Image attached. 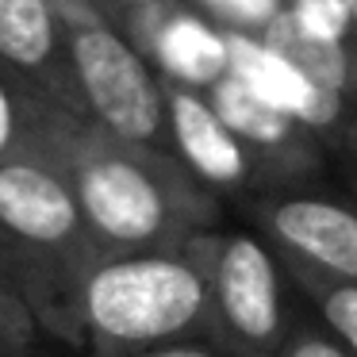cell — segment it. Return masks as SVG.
I'll return each mask as SVG.
<instances>
[{
    "label": "cell",
    "instance_id": "16",
    "mask_svg": "<svg viewBox=\"0 0 357 357\" xmlns=\"http://www.w3.org/2000/svg\"><path fill=\"white\" fill-rule=\"evenodd\" d=\"M284 12L303 35L334 43L354 39V0H288Z\"/></svg>",
    "mask_w": 357,
    "mask_h": 357
},
{
    "label": "cell",
    "instance_id": "9",
    "mask_svg": "<svg viewBox=\"0 0 357 357\" xmlns=\"http://www.w3.org/2000/svg\"><path fill=\"white\" fill-rule=\"evenodd\" d=\"M116 24L165 81L208 89L227 73V31L188 0H154L116 16Z\"/></svg>",
    "mask_w": 357,
    "mask_h": 357
},
{
    "label": "cell",
    "instance_id": "18",
    "mask_svg": "<svg viewBox=\"0 0 357 357\" xmlns=\"http://www.w3.org/2000/svg\"><path fill=\"white\" fill-rule=\"evenodd\" d=\"M139 357H242L234 349L219 346L211 338H188V342H173V346H158V349H146Z\"/></svg>",
    "mask_w": 357,
    "mask_h": 357
},
{
    "label": "cell",
    "instance_id": "1",
    "mask_svg": "<svg viewBox=\"0 0 357 357\" xmlns=\"http://www.w3.org/2000/svg\"><path fill=\"white\" fill-rule=\"evenodd\" d=\"M58 173L70 181L104 257L185 250L223 223V196L204 188L173 150L119 139L96 119H73Z\"/></svg>",
    "mask_w": 357,
    "mask_h": 357
},
{
    "label": "cell",
    "instance_id": "17",
    "mask_svg": "<svg viewBox=\"0 0 357 357\" xmlns=\"http://www.w3.org/2000/svg\"><path fill=\"white\" fill-rule=\"evenodd\" d=\"M188 4L200 8L223 31H246V35H261L288 8V0H188Z\"/></svg>",
    "mask_w": 357,
    "mask_h": 357
},
{
    "label": "cell",
    "instance_id": "2",
    "mask_svg": "<svg viewBox=\"0 0 357 357\" xmlns=\"http://www.w3.org/2000/svg\"><path fill=\"white\" fill-rule=\"evenodd\" d=\"M100 257V242L54 165L0 162V280L20 292L50 342L81 346L77 296Z\"/></svg>",
    "mask_w": 357,
    "mask_h": 357
},
{
    "label": "cell",
    "instance_id": "4",
    "mask_svg": "<svg viewBox=\"0 0 357 357\" xmlns=\"http://www.w3.org/2000/svg\"><path fill=\"white\" fill-rule=\"evenodd\" d=\"M204 269L215 342L242 357H277L300 307L280 254L250 227H211L185 242Z\"/></svg>",
    "mask_w": 357,
    "mask_h": 357
},
{
    "label": "cell",
    "instance_id": "14",
    "mask_svg": "<svg viewBox=\"0 0 357 357\" xmlns=\"http://www.w3.org/2000/svg\"><path fill=\"white\" fill-rule=\"evenodd\" d=\"M277 357H357V354L315 315V307L300 296V307H296V319H292V326H288L284 346H280Z\"/></svg>",
    "mask_w": 357,
    "mask_h": 357
},
{
    "label": "cell",
    "instance_id": "6",
    "mask_svg": "<svg viewBox=\"0 0 357 357\" xmlns=\"http://www.w3.org/2000/svg\"><path fill=\"white\" fill-rule=\"evenodd\" d=\"M254 231L288 269L357 284V196L334 192L326 181L273 188L242 200Z\"/></svg>",
    "mask_w": 357,
    "mask_h": 357
},
{
    "label": "cell",
    "instance_id": "3",
    "mask_svg": "<svg viewBox=\"0 0 357 357\" xmlns=\"http://www.w3.org/2000/svg\"><path fill=\"white\" fill-rule=\"evenodd\" d=\"M81 346L93 357H139L188 338H211L204 269L188 250L112 254L89 269L77 296Z\"/></svg>",
    "mask_w": 357,
    "mask_h": 357
},
{
    "label": "cell",
    "instance_id": "7",
    "mask_svg": "<svg viewBox=\"0 0 357 357\" xmlns=\"http://www.w3.org/2000/svg\"><path fill=\"white\" fill-rule=\"evenodd\" d=\"M165 116H169V150L204 188L223 200L227 196L246 200L277 188L269 165L223 123L204 89L165 81Z\"/></svg>",
    "mask_w": 357,
    "mask_h": 357
},
{
    "label": "cell",
    "instance_id": "20",
    "mask_svg": "<svg viewBox=\"0 0 357 357\" xmlns=\"http://www.w3.org/2000/svg\"><path fill=\"white\" fill-rule=\"evenodd\" d=\"M349 192L357 196V165H354V181H349Z\"/></svg>",
    "mask_w": 357,
    "mask_h": 357
},
{
    "label": "cell",
    "instance_id": "15",
    "mask_svg": "<svg viewBox=\"0 0 357 357\" xmlns=\"http://www.w3.org/2000/svg\"><path fill=\"white\" fill-rule=\"evenodd\" d=\"M43 342L50 338L35 311L20 300L16 288L0 280V349H8L12 357H35Z\"/></svg>",
    "mask_w": 357,
    "mask_h": 357
},
{
    "label": "cell",
    "instance_id": "13",
    "mask_svg": "<svg viewBox=\"0 0 357 357\" xmlns=\"http://www.w3.org/2000/svg\"><path fill=\"white\" fill-rule=\"evenodd\" d=\"M288 277H292L296 292L315 307V315L357 354V284L326 280V277H315V273H303V269H288Z\"/></svg>",
    "mask_w": 357,
    "mask_h": 357
},
{
    "label": "cell",
    "instance_id": "10",
    "mask_svg": "<svg viewBox=\"0 0 357 357\" xmlns=\"http://www.w3.org/2000/svg\"><path fill=\"white\" fill-rule=\"evenodd\" d=\"M0 62H8L47 100L85 116L54 0H0Z\"/></svg>",
    "mask_w": 357,
    "mask_h": 357
},
{
    "label": "cell",
    "instance_id": "5",
    "mask_svg": "<svg viewBox=\"0 0 357 357\" xmlns=\"http://www.w3.org/2000/svg\"><path fill=\"white\" fill-rule=\"evenodd\" d=\"M85 116L119 139L169 150L165 77L96 0H54Z\"/></svg>",
    "mask_w": 357,
    "mask_h": 357
},
{
    "label": "cell",
    "instance_id": "19",
    "mask_svg": "<svg viewBox=\"0 0 357 357\" xmlns=\"http://www.w3.org/2000/svg\"><path fill=\"white\" fill-rule=\"evenodd\" d=\"M104 12H108L112 20L123 16V12H135V8H146V4H154V0H96Z\"/></svg>",
    "mask_w": 357,
    "mask_h": 357
},
{
    "label": "cell",
    "instance_id": "22",
    "mask_svg": "<svg viewBox=\"0 0 357 357\" xmlns=\"http://www.w3.org/2000/svg\"><path fill=\"white\" fill-rule=\"evenodd\" d=\"M0 357H12V354H8V349H0Z\"/></svg>",
    "mask_w": 357,
    "mask_h": 357
},
{
    "label": "cell",
    "instance_id": "12",
    "mask_svg": "<svg viewBox=\"0 0 357 357\" xmlns=\"http://www.w3.org/2000/svg\"><path fill=\"white\" fill-rule=\"evenodd\" d=\"M261 39L273 50L288 58L296 70H303L311 81L334 89V93L357 96V39L334 43V39H315L303 35L300 27L288 20V12H280L269 27L261 31Z\"/></svg>",
    "mask_w": 357,
    "mask_h": 357
},
{
    "label": "cell",
    "instance_id": "11",
    "mask_svg": "<svg viewBox=\"0 0 357 357\" xmlns=\"http://www.w3.org/2000/svg\"><path fill=\"white\" fill-rule=\"evenodd\" d=\"M73 119H81L77 112L47 100L8 62H0V162L31 158L58 169Z\"/></svg>",
    "mask_w": 357,
    "mask_h": 357
},
{
    "label": "cell",
    "instance_id": "21",
    "mask_svg": "<svg viewBox=\"0 0 357 357\" xmlns=\"http://www.w3.org/2000/svg\"><path fill=\"white\" fill-rule=\"evenodd\" d=\"M354 39H357V0H354Z\"/></svg>",
    "mask_w": 357,
    "mask_h": 357
},
{
    "label": "cell",
    "instance_id": "8",
    "mask_svg": "<svg viewBox=\"0 0 357 357\" xmlns=\"http://www.w3.org/2000/svg\"><path fill=\"white\" fill-rule=\"evenodd\" d=\"M211 108L223 116V123L269 165L277 188L292 185H311V181H326V158L331 150L307 131L296 116L280 112L277 104L261 100L250 85H242L231 70L219 81L204 89Z\"/></svg>",
    "mask_w": 357,
    "mask_h": 357
}]
</instances>
